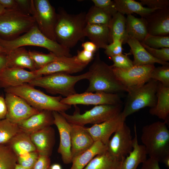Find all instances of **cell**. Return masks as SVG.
Segmentation results:
<instances>
[{
  "instance_id": "6da1fadb",
  "label": "cell",
  "mask_w": 169,
  "mask_h": 169,
  "mask_svg": "<svg viewBox=\"0 0 169 169\" xmlns=\"http://www.w3.org/2000/svg\"><path fill=\"white\" fill-rule=\"evenodd\" d=\"M86 13L83 12L71 14L64 9L59 8L54 28L56 42L70 49L85 37L84 30L87 24Z\"/></svg>"
},
{
  "instance_id": "7a4b0ae2",
  "label": "cell",
  "mask_w": 169,
  "mask_h": 169,
  "mask_svg": "<svg viewBox=\"0 0 169 169\" xmlns=\"http://www.w3.org/2000/svg\"><path fill=\"white\" fill-rule=\"evenodd\" d=\"M89 71L90 74L88 79L89 85L85 91L113 94L127 92V88L116 78L112 68L101 59L98 51Z\"/></svg>"
},
{
  "instance_id": "3957f363",
  "label": "cell",
  "mask_w": 169,
  "mask_h": 169,
  "mask_svg": "<svg viewBox=\"0 0 169 169\" xmlns=\"http://www.w3.org/2000/svg\"><path fill=\"white\" fill-rule=\"evenodd\" d=\"M164 122L157 121L146 125L141 140L150 157L162 162L169 156V131Z\"/></svg>"
},
{
  "instance_id": "277c9868",
  "label": "cell",
  "mask_w": 169,
  "mask_h": 169,
  "mask_svg": "<svg viewBox=\"0 0 169 169\" xmlns=\"http://www.w3.org/2000/svg\"><path fill=\"white\" fill-rule=\"evenodd\" d=\"M4 89L6 92L12 93L22 98L32 107L39 111L65 112L71 107L61 102L63 98L61 96L47 95L28 84Z\"/></svg>"
},
{
  "instance_id": "5b68a950",
  "label": "cell",
  "mask_w": 169,
  "mask_h": 169,
  "mask_svg": "<svg viewBox=\"0 0 169 169\" xmlns=\"http://www.w3.org/2000/svg\"><path fill=\"white\" fill-rule=\"evenodd\" d=\"M0 44L7 53L17 48L33 46L45 48L58 56H72L69 49L47 38L40 32L36 24L15 39L8 40L0 38Z\"/></svg>"
},
{
  "instance_id": "8992f818",
  "label": "cell",
  "mask_w": 169,
  "mask_h": 169,
  "mask_svg": "<svg viewBox=\"0 0 169 169\" xmlns=\"http://www.w3.org/2000/svg\"><path fill=\"white\" fill-rule=\"evenodd\" d=\"M90 75L89 71L75 76L64 73H56L42 76L28 84L33 86L42 87L51 94H59L67 97L76 94V84L81 80L88 79Z\"/></svg>"
},
{
  "instance_id": "52a82bcc",
  "label": "cell",
  "mask_w": 169,
  "mask_h": 169,
  "mask_svg": "<svg viewBox=\"0 0 169 169\" xmlns=\"http://www.w3.org/2000/svg\"><path fill=\"white\" fill-rule=\"evenodd\" d=\"M33 17L18 8L5 9L0 15V38L15 39L36 25Z\"/></svg>"
},
{
  "instance_id": "ba28073f",
  "label": "cell",
  "mask_w": 169,
  "mask_h": 169,
  "mask_svg": "<svg viewBox=\"0 0 169 169\" xmlns=\"http://www.w3.org/2000/svg\"><path fill=\"white\" fill-rule=\"evenodd\" d=\"M158 82L151 79L146 84L127 88V95L121 114L126 119L141 109L154 107L156 102Z\"/></svg>"
},
{
  "instance_id": "9c48e42d",
  "label": "cell",
  "mask_w": 169,
  "mask_h": 169,
  "mask_svg": "<svg viewBox=\"0 0 169 169\" xmlns=\"http://www.w3.org/2000/svg\"><path fill=\"white\" fill-rule=\"evenodd\" d=\"M75 106L72 115L65 112H59L71 124L84 126L89 124L94 125L102 123L120 114L122 112V104L95 105L90 110L81 114L79 109Z\"/></svg>"
},
{
  "instance_id": "30bf717a",
  "label": "cell",
  "mask_w": 169,
  "mask_h": 169,
  "mask_svg": "<svg viewBox=\"0 0 169 169\" xmlns=\"http://www.w3.org/2000/svg\"><path fill=\"white\" fill-rule=\"evenodd\" d=\"M31 16L40 32L49 39L56 41L54 28L57 13L48 0H32Z\"/></svg>"
},
{
  "instance_id": "8fae6325",
  "label": "cell",
  "mask_w": 169,
  "mask_h": 169,
  "mask_svg": "<svg viewBox=\"0 0 169 169\" xmlns=\"http://www.w3.org/2000/svg\"><path fill=\"white\" fill-rule=\"evenodd\" d=\"M61 102L70 106L77 105H114L122 104V101L117 94L109 93L102 91L85 92L76 93L67 97L63 98Z\"/></svg>"
},
{
  "instance_id": "7c38bea8",
  "label": "cell",
  "mask_w": 169,
  "mask_h": 169,
  "mask_svg": "<svg viewBox=\"0 0 169 169\" xmlns=\"http://www.w3.org/2000/svg\"><path fill=\"white\" fill-rule=\"evenodd\" d=\"M154 64L135 66L126 69L112 68L117 79L127 88L143 85L151 79Z\"/></svg>"
},
{
  "instance_id": "4fadbf2b",
  "label": "cell",
  "mask_w": 169,
  "mask_h": 169,
  "mask_svg": "<svg viewBox=\"0 0 169 169\" xmlns=\"http://www.w3.org/2000/svg\"><path fill=\"white\" fill-rule=\"evenodd\" d=\"M5 100L7 109L6 119L18 124L40 111L30 105L24 99L15 94L6 92Z\"/></svg>"
},
{
  "instance_id": "5bb4252c",
  "label": "cell",
  "mask_w": 169,
  "mask_h": 169,
  "mask_svg": "<svg viewBox=\"0 0 169 169\" xmlns=\"http://www.w3.org/2000/svg\"><path fill=\"white\" fill-rule=\"evenodd\" d=\"M133 139L130 129L125 122L109 141L107 151L114 156L123 160L133 149Z\"/></svg>"
},
{
  "instance_id": "9a60e30c",
  "label": "cell",
  "mask_w": 169,
  "mask_h": 169,
  "mask_svg": "<svg viewBox=\"0 0 169 169\" xmlns=\"http://www.w3.org/2000/svg\"><path fill=\"white\" fill-rule=\"evenodd\" d=\"M52 112L54 124L57 128L60 137L58 152L60 154L64 163H70L72 161L71 152L70 124L59 112L57 111Z\"/></svg>"
},
{
  "instance_id": "2e32d148",
  "label": "cell",
  "mask_w": 169,
  "mask_h": 169,
  "mask_svg": "<svg viewBox=\"0 0 169 169\" xmlns=\"http://www.w3.org/2000/svg\"><path fill=\"white\" fill-rule=\"evenodd\" d=\"M42 75L23 69L6 67L0 73V87L4 89L28 84Z\"/></svg>"
},
{
  "instance_id": "e0dca14e",
  "label": "cell",
  "mask_w": 169,
  "mask_h": 169,
  "mask_svg": "<svg viewBox=\"0 0 169 169\" xmlns=\"http://www.w3.org/2000/svg\"><path fill=\"white\" fill-rule=\"evenodd\" d=\"M121 112L114 117L102 123L94 125L86 129L94 141H99L107 145L110 138L125 122V118Z\"/></svg>"
},
{
  "instance_id": "ac0fdd59",
  "label": "cell",
  "mask_w": 169,
  "mask_h": 169,
  "mask_svg": "<svg viewBox=\"0 0 169 169\" xmlns=\"http://www.w3.org/2000/svg\"><path fill=\"white\" fill-rule=\"evenodd\" d=\"M87 66L78 62L75 56L70 57L63 56L60 59L51 62L34 72L37 74L41 75L59 72L70 74L82 71Z\"/></svg>"
},
{
  "instance_id": "d6986e66",
  "label": "cell",
  "mask_w": 169,
  "mask_h": 169,
  "mask_svg": "<svg viewBox=\"0 0 169 169\" xmlns=\"http://www.w3.org/2000/svg\"><path fill=\"white\" fill-rule=\"evenodd\" d=\"M144 18L148 34L169 36V7L156 9Z\"/></svg>"
},
{
  "instance_id": "ffe728a7",
  "label": "cell",
  "mask_w": 169,
  "mask_h": 169,
  "mask_svg": "<svg viewBox=\"0 0 169 169\" xmlns=\"http://www.w3.org/2000/svg\"><path fill=\"white\" fill-rule=\"evenodd\" d=\"M70 125L71 152L73 160L90 147L95 141L87 130L86 127Z\"/></svg>"
},
{
  "instance_id": "44dd1931",
  "label": "cell",
  "mask_w": 169,
  "mask_h": 169,
  "mask_svg": "<svg viewBox=\"0 0 169 169\" xmlns=\"http://www.w3.org/2000/svg\"><path fill=\"white\" fill-rule=\"evenodd\" d=\"M53 111L43 110L18 124L20 130L31 134L54 124Z\"/></svg>"
},
{
  "instance_id": "7402d4cb",
  "label": "cell",
  "mask_w": 169,
  "mask_h": 169,
  "mask_svg": "<svg viewBox=\"0 0 169 169\" xmlns=\"http://www.w3.org/2000/svg\"><path fill=\"white\" fill-rule=\"evenodd\" d=\"M31 140L39 155L50 156L55 143V132L49 126L30 134Z\"/></svg>"
},
{
  "instance_id": "603a6c76",
  "label": "cell",
  "mask_w": 169,
  "mask_h": 169,
  "mask_svg": "<svg viewBox=\"0 0 169 169\" xmlns=\"http://www.w3.org/2000/svg\"><path fill=\"white\" fill-rule=\"evenodd\" d=\"M6 55L7 67L27 68L31 71L36 70L28 51L24 47L12 49L7 52Z\"/></svg>"
},
{
  "instance_id": "cb8c5ba5",
  "label": "cell",
  "mask_w": 169,
  "mask_h": 169,
  "mask_svg": "<svg viewBox=\"0 0 169 169\" xmlns=\"http://www.w3.org/2000/svg\"><path fill=\"white\" fill-rule=\"evenodd\" d=\"M156 96V104L154 107L150 108L149 113L163 120L167 124L169 118V87L158 82Z\"/></svg>"
},
{
  "instance_id": "d4e9b609",
  "label": "cell",
  "mask_w": 169,
  "mask_h": 169,
  "mask_svg": "<svg viewBox=\"0 0 169 169\" xmlns=\"http://www.w3.org/2000/svg\"><path fill=\"white\" fill-rule=\"evenodd\" d=\"M85 37L94 44L97 49H105L112 43L108 25L102 24H87L84 30Z\"/></svg>"
},
{
  "instance_id": "484cf974",
  "label": "cell",
  "mask_w": 169,
  "mask_h": 169,
  "mask_svg": "<svg viewBox=\"0 0 169 169\" xmlns=\"http://www.w3.org/2000/svg\"><path fill=\"white\" fill-rule=\"evenodd\" d=\"M131 49L134 56V65H145L158 63L162 65L169 64L168 62L158 60L151 56L145 49L139 41L129 38L127 43Z\"/></svg>"
},
{
  "instance_id": "4316f807",
  "label": "cell",
  "mask_w": 169,
  "mask_h": 169,
  "mask_svg": "<svg viewBox=\"0 0 169 169\" xmlns=\"http://www.w3.org/2000/svg\"><path fill=\"white\" fill-rule=\"evenodd\" d=\"M134 131L133 149L123 160L120 169H136L140 163H143L147 159V154L144 146L138 143L136 124Z\"/></svg>"
},
{
  "instance_id": "83f0119b",
  "label": "cell",
  "mask_w": 169,
  "mask_h": 169,
  "mask_svg": "<svg viewBox=\"0 0 169 169\" xmlns=\"http://www.w3.org/2000/svg\"><path fill=\"white\" fill-rule=\"evenodd\" d=\"M126 29L128 39H135L140 42L148 34L145 18H137L132 14L126 17Z\"/></svg>"
},
{
  "instance_id": "f1b7e54d",
  "label": "cell",
  "mask_w": 169,
  "mask_h": 169,
  "mask_svg": "<svg viewBox=\"0 0 169 169\" xmlns=\"http://www.w3.org/2000/svg\"><path fill=\"white\" fill-rule=\"evenodd\" d=\"M107 150V145L99 141H95L89 149L73 158L70 169H83L95 156Z\"/></svg>"
},
{
  "instance_id": "f546056e",
  "label": "cell",
  "mask_w": 169,
  "mask_h": 169,
  "mask_svg": "<svg viewBox=\"0 0 169 169\" xmlns=\"http://www.w3.org/2000/svg\"><path fill=\"white\" fill-rule=\"evenodd\" d=\"M118 12L124 15L138 14L141 18H145L157 9H151L143 6L139 2L134 0H114Z\"/></svg>"
},
{
  "instance_id": "4dcf8cb0",
  "label": "cell",
  "mask_w": 169,
  "mask_h": 169,
  "mask_svg": "<svg viewBox=\"0 0 169 169\" xmlns=\"http://www.w3.org/2000/svg\"><path fill=\"white\" fill-rule=\"evenodd\" d=\"M18 156L36 151L30 135L20 131L7 144Z\"/></svg>"
},
{
  "instance_id": "1f68e13d",
  "label": "cell",
  "mask_w": 169,
  "mask_h": 169,
  "mask_svg": "<svg viewBox=\"0 0 169 169\" xmlns=\"http://www.w3.org/2000/svg\"><path fill=\"white\" fill-rule=\"evenodd\" d=\"M123 160L114 156L107 151L95 156L83 169H120Z\"/></svg>"
},
{
  "instance_id": "d6a6232c",
  "label": "cell",
  "mask_w": 169,
  "mask_h": 169,
  "mask_svg": "<svg viewBox=\"0 0 169 169\" xmlns=\"http://www.w3.org/2000/svg\"><path fill=\"white\" fill-rule=\"evenodd\" d=\"M109 27L112 42L115 40L121 41L123 44L127 43L128 39L126 29V17L117 12L111 18Z\"/></svg>"
},
{
  "instance_id": "836d02e7",
  "label": "cell",
  "mask_w": 169,
  "mask_h": 169,
  "mask_svg": "<svg viewBox=\"0 0 169 169\" xmlns=\"http://www.w3.org/2000/svg\"><path fill=\"white\" fill-rule=\"evenodd\" d=\"M112 18L110 14L95 6H92L85 15L87 24L109 25Z\"/></svg>"
},
{
  "instance_id": "e575fe53",
  "label": "cell",
  "mask_w": 169,
  "mask_h": 169,
  "mask_svg": "<svg viewBox=\"0 0 169 169\" xmlns=\"http://www.w3.org/2000/svg\"><path fill=\"white\" fill-rule=\"evenodd\" d=\"M20 131L17 124L6 118L0 120V145L7 144Z\"/></svg>"
},
{
  "instance_id": "d590c367",
  "label": "cell",
  "mask_w": 169,
  "mask_h": 169,
  "mask_svg": "<svg viewBox=\"0 0 169 169\" xmlns=\"http://www.w3.org/2000/svg\"><path fill=\"white\" fill-rule=\"evenodd\" d=\"M17 156L7 144L0 145V169H14Z\"/></svg>"
},
{
  "instance_id": "8d00e7d4",
  "label": "cell",
  "mask_w": 169,
  "mask_h": 169,
  "mask_svg": "<svg viewBox=\"0 0 169 169\" xmlns=\"http://www.w3.org/2000/svg\"><path fill=\"white\" fill-rule=\"evenodd\" d=\"M28 52L34 62L36 70L44 67L51 62L60 59L63 56H57L50 52L45 54L35 50H29Z\"/></svg>"
},
{
  "instance_id": "74e56055",
  "label": "cell",
  "mask_w": 169,
  "mask_h": 169,
  "mask_svg": "<svg viewBox=\"0 0 169 169\" xmlns=\"http://www.w3.org/2000/svg\"><path fill=\"white\" fill-rule=\"evenodd\" d=\"M141 43L154 49L169 48V36H158L148 34Z\"/></svg>"
},
{
  "instance_id": "f35d334b",
  "label": "cell",
  "mask_w": 169,
  "mask_h": 169,
  "mask_svg": "<svg viewBox=\"0 0 169 169\" xmlns=\"http://www.w3.org/2000/svg\"><path fill=\"white\" fill-rule=\"evenodd\" d=\"M151 79L159 82L165 86L169 87V64L155 67L151 73Z\"/></svg>"
},
{
  "instance_id": "ab89813d",
  "label": "cell",
  "mask_w": 169,
  "mask_h": 169,
  "mask_svg": "<svg viewBox=\"0 0 169 169\" xmlns=\"http://www.w3.org/2000/svg\"><path fill=\"white\" fill-rule=\"evenodd\" d=\"M39 156L36 151L17 156L18 164L26 168L33 169Z\"/></svg>"
},
{
  "instance_id": "60d3db41",
  "label": "cell",
  "mask_w": 169,
  "mask_h": 169,
  "mask_svg": "<svg viewBox=\"0 0 169 169\" xmlns=\"http://www.w3.org/2000/svg\"><path fill=\"white\" fill-rule=\"evenodd\" d=\"M113 62L111 66L112 68L120 69H126L134 66L133 61L126 55L123 54L110 57Z\"/></svg>"
},
{
  "instance_id": "b9f144b4",
  "label": "cell",
  "mask_w": 169,
  "mask_h": 169,
  "mask_svg": "<svg viewBox=\"0 0 169 169\" xmlns=\"http://www.w3.org/2000/svg\"><path fill=\"white\" fill-rule=\"evenodd\" d=\"M146 50L154 58L161 61L167 62L169 60V48L156 49L149 47L141 42Z\"/></svg>"
},
{
  "instance_id": "7bdbcfd3",
  "label": "cell",
  "mask_w": 169,
  "mask_h": 169,
  "mask_svg": "<svg viewBox=\"0 0 169 169\" xmlns=\"http://www.w3.org/2000/svg\"><path fill=\"white\" fill-rule=\"evenodd\" d=\"M94 5L105 11L112 17L118 12L114 1L92 0Z\"/></svg>"
},
{
  "instance_id": "ee69618b",
  "label": "cell",
  "mask_w": 169,
  "mask_h": 169,
  "mask_svg": "<svg viewBox=\"0 0 169 169\" xmlns=\"http://www.w3.org/2000/svg\"><path fill=\"white\" fill-rule=\"evenodd\" d=\"M123 43L119 40L113 41L106 47L105 51V54L110 58L122 54Z\"/></svg>"
},
{
  "instance_id": "f6af8a7d",
  "label": "cell",
  "mask_w": 169,
  "mask_h": 169,
  "mask_svg": "<svg viewBox=\"0 0 169 169\" xmlns=\"http://www.w3.org/2000/svg\"><path fill=\"white\" fill-rule=\"evenodd\" d=\"M143 6L151 9H161L169 7V0H140Z\"/></svg>"
},
{
  "instance_id": "bcb514c9",
  "label": "cell",
  "mask_w": 169,
  "mask_h": 169,
  "mask_svg": "<svg viewBox=\"0 0 169 169\" xmlns=\"http://www.w3.org/2000/svg\"><path fill=\"white\" fill-rule=\"evenodd\" d=\"M94 53L83 50L77 51L76 59L80 63L88 65L93 59Z\"/></svg>"
},
{
  "instance_id": "7dc6e473",
  "label": "cell",
  "mask_w": 169,
  "mask_h": 169,
  "mask_svg": "<svg viewBox=\"0 0 169 169\" xmlns=\"http://www.w3.org/2000/svg\"><path fill=\"white\" fill-rule=\"evenodd\" d=\"M50 160L49 156L39 155L33 169H48L50 166Z\"/></svg>"
},
{
  "instance_id": "c3c4849f",
  "label": "cell",
  "mask_w": 169,
  "mask_h": 169,
  "mask_svg": "<svg viewBox=\"0 0 169 169\" xmlns=\"http://www.w3.org/2000/svg\"><path fill=\"white\" fill-rule=\"evenodd\" d=\"M15 1L18 8L31 15L32 0H15Z\"/></svg>"
},
{
  "instance_id": "681fc988",
  "label": "cell",
  "mask_w": 169,
  "mask_h": 169,
  "mask_svg": "<svg viewBox=\"0 0 169 169\" xmlns=\"http://www.w3.org/2000/svg\"><path fill=\"white\" fill-rule=\"evenodd\" d=\"M156 159L149 157L142 163L141 169H161L159 162Z\"/></svg>"
},
{
  "instance_id": "f907efd6",
  "label": "cell",
  "mask_w": 169,
  "mask_h": 169,
  "mask_svg": "<svg viewBox=\"0 0 169 169\" xmlns=\"http://www.w3.org/2000/svg\"><path fill=\"white\" fill-rule=\"evenodd\" d=\"M7 112V109L5 99L0 96V120L6 118Z\"/></svg>"
},
{
  "instance_id": "816d5d0a",
  "label": "cell",
  "mask_w": 169,
  "mask_h": 169,
  "mask_svg": "<svg viewBox=\"0 0 169 169\" xmlns=\"http://www.w3.org/2000/svg\"><path fill=\"white\" fill-rule=\"evenodd\" d=\"M0 4L6 9L18 8L15 0H0Z\"/></svg>"
},
{
  "instance_id": "f5cc1de1",
  "label": "cell",
  "mask_w": 169,
  "mask_h": 169,
  "mask_svg": "<svg viewBox=\"0 0 169 169\" xmlns=\"http://www.w3.org/2000/svg\"><path fill=\"white\" fill-rule=\"evenodd\" d=\"M83 49L95 53L98 49L96 45L91 41H87L82 43Z\"/></svg>"
},
{
  "instance_id": "db71d44e",
  "label": "cell",
  "mask_w": 169,
  "mask_h": 169,
  "mask_svg": "<svg viewBox=\"0 0 169 169\" xmlns=\"http://www.w3.org/2000/svg\"><path fill=\"white\" fill-rule=\"evenodd\" d=\"M7 59L6 54H0V73L7 67Z\"/></svg>"
},
{
  "instance_id": "11a10c76",
  "label": "cell",
  "mask_w": 169,
  "mask_h": 169,
  "mask_svg": "<svg viewBox=\"0 0 169 169\" xmlns=\"http://www.w3.org/2000/svg\"><path fill=\"white\" fill-rule=\"evenodd\" d=\"M49 169H62V168L60 164L55 163L50 166Z\"/></svg>"
},
{
  "instance_id": "9f6ffc18",
  "label": "cell",
  "mask_w": 169,
  "mask_h": 169,
  "mask_svg": "<svg viewBox=\"0 0 169 169\" xmlns=\"http://www.w3.org/2000/svg\"><path fill=\"white\" fill-rule=\"evenodd\" d=\"M162 162L163 163L166 167L169 168V156H168L165 158L162 161Z\"/></svg>"
},
{
  "instance_id": "6f0895ef",
  "label": "cell",
  "mask_w": 169,
  "mask_h": 169,
  "mask_svg": "<svg viewBox=\"0 0 169 169\" xmlns=\"http://www.w3.org/2000/svg\"><path fill=\"white\" fill-rule=\"evenodd\" d=\"M7 51L0 44V54H6Z\"/></svg>"
},
{
  "instance_id": "680465c9",
  "label": "cell",
  "mask_w": 169,
  "mask_h": 169,
  "mask_svg": "<svg viewBox=\"0 0 169 169\" xmlns=\"http://www.w3.org/2000/svg\"><path fill=\"white\" fill-rule=\"evenodd\" d=\"M14 169H28L18 164H17L16 166Z\"/></svg>"
},
{
  "instance_id": "91938a15",
  "label": "cell",
  "mask_w": 169,
  "mask_h": 169,
  "mask_svg": "<svg viewBox=\"0 0 169 169\" xmlns=\"http://www.w3.org/2000/svg\"><path fill=\"white\" fill-rule=\"evenodd\" d=\"M5 9H6L0 4V15L5 10Z\"/></svg>"
},
{
  "instance_id": "94428289",
  "label": "cell",
  "mask_w": 169,
  "mask_h": 169,
  "mask_svg": "<svg viewBox=\"0 0 169 169\" xmlns=\"http://www.w3.org/2000/svg\"><path fill=\"white\" fill-rule=\"evenodd\" d=\"M50 167V166H49ZM48 169H49V168Z\"/></svg>"
}]
</instances>
